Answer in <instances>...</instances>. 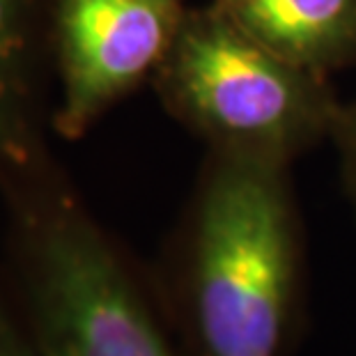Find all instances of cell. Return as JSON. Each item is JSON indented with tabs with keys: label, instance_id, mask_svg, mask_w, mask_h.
Listing matches in <instances>:
<instances>
[{
	"label": "cell",
	"instance_id": "6da1fadb",
	"mask_svg": "<svg viewBox=\"0 0 356 356\" xmlns=\"http://www.w3.org/2000/svg\"><path fill=\"white\" fill-rule=\"evenodd\" d=\"M287 161L216 149L156 285L188 356H287L301 239Z\"/></svg>",
	"mask_w": 356,
	"mask_h": 356
},
{
	"label": "cell",
	"instance_id": "7a4b0ae2",
	"mask_svg": "<svg viewBox=\"0 0 356 356\" xmlns=\"http://www.w3.org/2000/svg\"><path fill=\"white\" fill-rule=\"evenodd\" d=\"M3 274L42 356H188L154 280L49 152L0 168Z\"/></svg>",
	"mask_w": 356,
	"mask_h": 356
},
{
	"label": "cell",
	"instance_id": "3957f363",
	"mask_svg": "<svg viewBox=\"0 0 356 356\" xmlns=\"http://www.w3.org/2000/svg\"><path fill=\"white\" fill-rule=\"evenodd\" d=\"M154 86L172 115L216 149L290 161L340 124L322 74L290 63L216 10H188Z\"/></svg>",
	"mask_w": 356,
	"mask_h": 356
},
{
	"label": "cell",
	"instance_id": "277c9868",
	"mask_svg": "<svg viewBox=\"0 0 356 356\" xmlns=\"http://www.w3.org/2000/svg\"><path fill=\"white\" fill-rule=\"evenodd\" d=\"M188 0H51L49 49L60 102L51 127L70 140L145 81H154Z\"/></svg>",
	"mask_w": 356,
	"mask_h": 356
},
{
	"label": "cell",
	"instance_id": "5b68a950",
	"mask_svg": "<svg viewBox=\"0 0 356 356\" xmlns=\"http://www.w3.org/2000/svg\"><path fill=\"white\" fill-rule=\"evenodd\" d=\"M49 3L0 0V168L49 152L42 127Z\"/></svg>",
	"mask_w": 356,
	"mask_h": 356
},
{
	"label": "cell",
	"instance_id": "8992f818",
	"mask_svg": "<svg viewBox=\"0 0 356 356\" xmlns=\"http://www.w3.org/2000/svg\"><path fill=\"white\" fill-rule=\"evenodd\" d=\"M253 40L327 74L356 60V0H211Z\"/></svg>",
	"mask_w": 356,
	"mask_h": 356
},
{
	"label": "cell",
	"instance_id": "52a82bcc",
	"mask_svg": "<svg viewBox=\"0 0 356 356\" xmlns=\"http://www.w3.org/2000/svg\"><path fill=\"white\" fill-rule=\"evenodd\" d=\"M0 356H42L26 322L21 320L3 267H0Z\"/></svg>",
	"mask_w": 356,
	"mask_h": 356
},
{
	"label": "cell",
	"instance_id": "ba28073f",
	"mask_svg": "<svg viewBox=\"0 0 356 356\" xmlns=\"http://www.w3.org/2000/svg\"><path fill=\"white\" fill-rule=\"evenodd\" d=\"M340 129L345 131V145H347V184H350L352 202L356 209V111L350 118H340Z\"/></svg>",
	"mask_w": 356,
	"mask_h": 356
}]
</instances>
